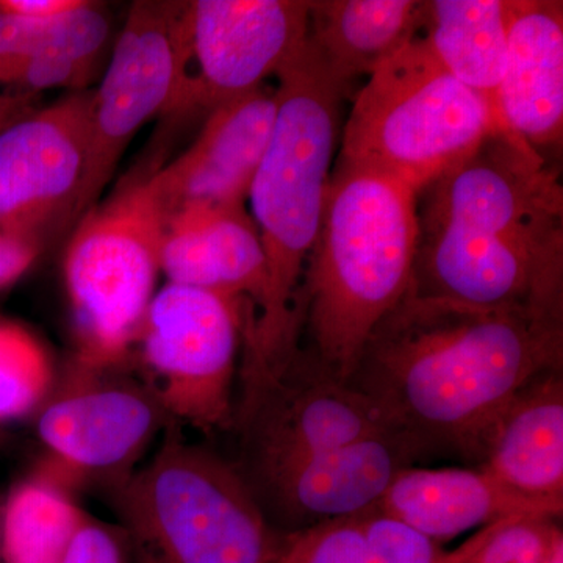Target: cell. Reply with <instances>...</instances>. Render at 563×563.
Returning <instances> with one entry per match:
<instances>
[{
  "instance_id": "cell-5",
  "label": "cell",
  "mask_w": 563,
  "mask_h": 563,
  "mask_svg": "<svg viewBox=\"0 0 563 563\" xmlns=\"http://www.w3.org/2000/svg\"><path fill=\"white\" fill-rule=\"evenodd\" d=\"M133 563H273L279 536L242 472L169 435L118 496Z\"/></svg>"
},
{
  "instance_id": "cell-28",
  "label": "cell",
  "mask_w": 563,
  "mask_h": 563,
  "mask_svg": "<svg viewBox=\"0 0 563 563\" xmlns=\"http://www.w3.org/2000/svg\"><path fill=\"white\" fill-rule=\"evenodd\" d=\"M41 252L43 247L38 243L0 225V291L16 284L32 268Z\"/></svg>"
},
{
  "instance_id": "cell-22",
  "label": "cell",
  "mask_w": 563,
  "mask_h": 563,
  "mask_svg": "<svg viewBox=\"0 0 563 563\" xmlns=\"http://www.w3.org/2000/svg\"><path fill=\"white\" fill-rule=\"evenodd\" d=\"M443 553L374 506L279 536L273 563H437Z\"/></svg>"
},
{
  "instance_id": "cell-24",
  "label": "cell",
  "mask_w": 563,
  "mask_h": 563,
  "mask_svg": "<svg viewBox=\"0 0 563 563\" xmlns=\"http://www.w3.org/2000/svg\"><path fill=\"white\" fill-rule=\"evenodd\" d=\"M110 40V18L102 5L80 9L51 21L29 20L0 11V88L9 87L13 70L32 55L47 49L70 52L98 65Z\"/></svg>"
},
{
  "instance_id": "cell-1",
  "label": "cell",
  "mask_w": 563,
  "mask_h": 563,
  "mask_svg": "<svg viewBox=\"0 0 563 563\" xmlns=\"http://www.w3.org/2000/svg\"><path fill=\"white\" fill-rule=\"evenodd\" d=\"M553 369H563V313L410 288L374 329L347 384L421 455L453 451L477 462L506 404Z\"/></svg>"
},
{
  "instance_id": "cell-25",
  "label": "cell",
  "mask_w": 563,
  "mask_h": 563,
  "mask_svg": "<svg viewBox=\"0 0 563 563\" xmlns=\"http://www.w3.org/2000/svg\"><path fill=\"white\" fill-rule=\"evenodd\" d=\"M51 384L46 347L24 325L0 320V424L33 412Z\"/></svg>"
},
{
  "instance_id": "cell-6",
  "label": "cell",
  "mask_w": 563,
  "mask_h": 563,
  "mask_svg": "<svg viewBox=\"0 0 563 563\" xmlns=\"http://www.w3.org/2000/svg\"><path fill=\"white\" fill-rule=\"evenodd\" d=\"M158 166L128 177L69 233L63 272L80 372L107 373L128 357L157 292L172 217L155 180Z\"/></svg>"
},
{
  "instance_id": "cell-9",
  "label": "cell",
  "mask_w": 563,
  "mask_h": 563,
  "mask_svg": "<svg viewBox=\"0 0 563 563\" xmlns=\"http://www.w3.org/2000/svg\"><path fill=\"white\" fill-rule=\"evenodd\" d=\"M185 5L169 0L132 3L106 76L92 91L87 158L65 235L99 202L136 132L172 111L184 73Z\"/></svg>"
},
{
  "instance_id": "cell-2",
  "label": "cell",
  "mask_w": 563,
  "mask_h": 563,
  "mask_svg": "<svg viewBox=\"0 0 563 563\" xmlns=\"http://www.w3.org/2000/svg\"><path fill=\"white\" fill-rule=\"evenodd\" d=\"M412 290L472 306L563 313L558 169L496 128L418 192Z\"/></svg>"
},
{
  "instance_id": "cell-10",
  "label": "cell",
  "mask_w": 563,
  "mask_h": 563,
  "mask_svg": "<svg viewBox=\"0 0 563 563\" xmlns=\"http://www.w3.org/2000/svg\"><path fill=\"white\" fill-rule=\"evenodd\" d=\"M306 0H192L184 73L168 117L210 114L276 77L307 40Z\"/></svg>"
},
{
  "instance_id": "cell-23",
  "label": "cell",
  "mask_w": 563,
  "mask_h": 563,
  "mask_svg": "<svg viewBox=\"0 0 563 563\" xmlns=\"http://www.w3.org/2000/svg\"><path fill=\"white\" fill-rule=\"evenodd\" d=\"M88 514L47 474L14 485L0 515V563H63Z\"/></svg>"
},
{
  "instance_id": "cell-20",
  "label": "cell",
  "mask_w": 563,
  "mask_h": 563,
  "mask_svg": "<svg viewBox=\"0 0 563 563\" xmlns=\"http://www.w3.org/2000/svg\"><path fill=\"white\" fill-rule=\"evenodd\" d=\"M418 0H313L307 46L343 95L420 31Z\"/></svg>"
},
{
  "instance_id": "cell-15",
  "label": "cell",
  "mask_w": 563,
  "mask_h": 563,
  "mask_svg": "<svg viewBox=\"0 0 563 563\" xmlns=\"http://www.w3.org/2000/svg\"><path fill=\"white\" fill-rule=\"evenodd\" d=\"M276 114V88L268 85L207 114L195 143L155 173L172 214L191 203L246 206Z\"/></svg>"
},
{
  "instance_id": "cell-19",
  "label": "cell",
  "mask_w": 563,
  "mask_h": 563,
  "mask_svg": "<svg viewBox=\"0 0 563 563\" xmlns=\"http://www.w3.org/2000/svg\"><path fill=\"white\" fill-rule=\"evenodd\" d=\"M477 466L528 498L563 506V369L540 374L506 404Z\"/></svg>"
},
{
  "instance_id": "cell-8",
  "label": "cell",
  "mask_w": 563,
  "mask_h": 563,
  "mask_svg": "<svg viewBox=\"0 0 563 563\" xmlns=\"http://www.w3.org/2000/svg\"><path fill=\"white\" fill-rule=\"evenodd\" d=\"M252 307L217 292L166 284L136 333L163 412L203 432L233 421V379Z\"/></svg>"
},
{
  "instance_id": "cell-4",
  "label": "cell",
  "mask_w": 563,
  "mask_h": 563,
  "mask_svg": "<svg viewBox=\"0 0 563 563\" xmlns=\"http://www.w3.org/2000/svg\"><path fill=\"white\" fill-rule=\"evenodd\" d=\"M418 236L413 188L336 163L299 301L302 350L336 379L350 380L374 329L412 288Z\"/></svg>"
},
{
  "instance_id": "cell-12",
  "label": "cell",
  "mask_w": 563,
  "mask_h": 563,
  "mask_svg": "<svg viewBox=\"0 0 563 563\" xmlns=\"http://www.w3.org/2000/svg\"><path fill=\"white\" fill-rule=\"evenodd\" d=\"M92 91H74L0 132V225L46 246L65 235L84 174Z\"/></svg>"
},
{
  "instance_id": "cell-17",
  "label": "cell",
  "mask_w": 563,
  "mask_h": 563,
  "mask_svg": "<svg viewBox=\"0 0 563 563\" xmlns=\"http://www.w3.org/2000/svg\"><path fill=\"white\" fill-rule=\"evenodd\" d=\"M161 269L168 284L250 303L254 318L265 288V254L246 206L191 203L174 211Z\"/></svg>"
},
{
  "instance_id": "cell-31",
  "label": "cell",
  "mask_w": 563,
  "mask_h": 563,
  "mask_svg": "<svg viewBox=\"0 0 563 563\" xmlns=\"http://www.w3.org/2000/svg\"><path fill=\"white\" fill-rule=\"evenodd\" d=\"M540 563H563V532L555 533L553 542L548 548L543 561Z\"/></svg>"
},
{
  "instance_id": "cell-21",
  "label": "cell",
  "mask_w": 563,
  "mask_h": 563,
  "mask_svg": "<svg viewBox=\"0 0 563 563\" xmlns=\"http://www.w3.org/2000/svg\"><path fill=\"white\" fill-rule=\"evenodd\" d=\"M509 0H426L417 36L454 79L493 109L509 38Z\"/></svg>"
},
{
  "instance_id": "cell-16",
  "label": "cell",
  "mask_w": 563,
  "mask_h": 563,
  "mask_svg": "<svg viewBox=\"0 0 563 563\" xmlns=\"http://www.w3.org/2000/svg\"><path fill=\"white\" fill-rule=\"evenodd\" d=\"M506 63L493 101L496 125L540 152L563 135V3L509 0Z\"/></svg>"
},
{
  "instance_id": "cell-7",
  "label": "cell",
  "mask_w": 563,
  "mask_h": 563,
  "mask_svg": "<svg viewBox=\"0 0 563 563\" xmlns=\"http://www.w3.org/2000/svg\"><path fill=\"white\" fill-rule=\"evenodd\" d=\"M496 128L490 102L454 79L415 36L355 95L339 162L420 192Z\"/></svg>"
},
{
  "instance_id": "cell-27",
  "label": "cell",
  "mask_w": 563,
  "mask_h": 563,
  "mask_svg": "<svg viewBox=\"0 0 563 563\" xmlns=\"http://www.w3.org/2000/svg\"><path fill=\"white\" fill-rule=\"evenodd\" d=\"M124 537L90 515L79 526L63 563H129Z\"/></svg>"
},
{
  "instance_id": "cell-18",
  "label": "cell",
  "mask_w": 563,
  "mask_h": 563,
  "mask_svg": "<svg viewBox=\"0 0 563 563\" xmlns=\"http://www.w3.org/2000/svg\"><path fill=\"white\" fill-rule=\"evenodd\" d=\"M377 509L435 543L446 542L504 518L550 517L561 520L563 506L537 501L476 468H404Z\"/></svg>"
},
{
  "instance_id": "cell-30",
  "label": "cell",
  "mask_w": 563,
  "mask_h": 563,
  "mask_svg": "<svg viewBox=\"0 0 563 563\" xmlns=\"http://www.w3.org/2000/svg\"><path fill=\"white\" fill-rule=\"evenodd\" d=\"M36 101L38 98L32 92H0V132L38 109Z\"/></svg>"
},
{
  "instance_id": "cell-14",
  "label": "cell",
  "mask_w": 563,
  "mask_h": 563,
  "mask_svg": "<svg viewBox=\"0 0 563 563\" xmlns=\"http://www.w3.org/2000/svg\"><path fill=\"white\" fill-rule=\"evenodd\" d=\"M74 372L73 385L40 415L41 442L76 476L128 468L157 432L162 407L136 385L106 380V373Z\"/></svg>"
},
{
  "instance_id": "cell-26",
  "label": "cell",
  "mask_w": 563,
  "mask_h": 563,
  "mask_svg": "<svg viewBox=\"0 0 563 563\" xmlns=\"http://www.w3.org/2000/svg\"><path fill=\"white\" fill-rule=\"evenodd\" d=\"M558 518H504L481 528L457 550L444 551L437 563H540L561 531Z\"/></svg>"
},
{
  "instance_id": "cell-13",
  "label": "cell",
  "mask_w": 563,
  "mask_h": 563,
  "mask_svg": "<svg viewBox=\"0 0 563 563\" xmlns=\"http://www.w3.org/2000/svg\"><path fill=\"white\" fill-rule=\"evenodd\" d=\"M420 457L409 440L387 431L303 455L246 481L263 512L269 506L303 529L372 509L395 477Z\"/></svg>"
},
{
  "instance_id": "cell-3",
  "label": "cell",
  "mask_w": 563,
  "mask_h": 563,
  "mask_svg": "<svg viewBox=\"0 0 563 563\" xmlns=\"http://www.w3.org/2000/svg\"><path fill=\"white\" fill-rule=\"evenodd\" d=\"M276 79V122L247 195L265 254V288L243 336L244 388L298 351L302 282L324 214L344 96L307 40Z\"/></svg>"
},
{
  "instance_id": "cell-29",
  "label": "cell",
  "mask_w": 563,
  "mask_h": 563,
  "mask_svg": "<svg viewBox=\"0 0 563 563\" xmlns=\"http://www.w3.org/2000/svg\"><path fill=\"white\" fill-rule=\"evenodd\" d=\"M87 0H0V11L29 18L51 21L80 9Z\"/></svg>"
},
{
  "instance_id": "cell-11",
  "label": "cell",
  "mask_w": 563,
  "mask_h": 563,
  "mask_svg": "<svg viewBox=\"0 0 563 563\" xmlns=\"http://www.w3.org/2000/svg\"><path fill=\"white\" fill-rule=\"evenodd\" d=\"M242 424L252 477L390 431L361 393L301 346L284 366L244 390Z\"/></svg>"
}]
</instances>
